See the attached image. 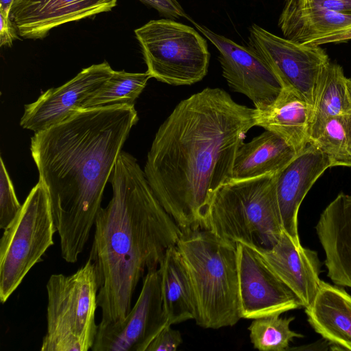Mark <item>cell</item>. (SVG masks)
Returning a JSON list of instances; mask_svg holds the SVG:
<instances>
[{"label":"cell","mask_w":351,"mask_h":351,"mask_svg":"<svg viewBox=\"0 0 351 351\" xmlns=\"http://www.w3.org/2000/svg\"><path fill=\"white\" fill-rule=\"evenodd\" d=\"M331 167L328 158L313 144H308L280 172L276 180V197L284 231L300 245L298 214L304 197Z\"/></svg>","instance_id":"9a60e30c"},{"label":"cell","mask_w":351,"mask_h":351,"mask_svg":"<svg viewBox=\"0 0 351 351\" xmlns=\"http://www.w3.org/2000/svg\"><path fill=\"white\" fill-rule=\"evenodd\" d=\"M193 23L218 50L222 75L232 91L247 97L256 109L274 101L282 85L253 48L239 45L205 26Z\"/></svg>","instance_id":"7c38bea8"},{"label":"cell","mask_w":351,"mask_h":351,"mask_svg":"<svg viewBox=\"0 0 351 351\" xmlns=\"http://www.w3.org/2000/svg\"><path fill=\"white\" fill-rule=\"evenodd\" d=\"M99 285L93 263L75 273L52 274L47 283V332L41 351H88L97 332Z\"/></svg>","instance_id":"8992f818"},{"label":"cell","mask_w":351,"mask_h":351,"mask_svg":"<svg viewBox=\"0 0 351 351\" xmlns=\"http://www.w3.org/2000/svg\"><path fill=\"white\" fill-rule=\"evenodd\" d=\"M278 173L221 185L210 202L204 228L253 250L271 249L284 231L276 197Z\"/></svg>","instance_id":"5b68a950"},{"label":"cell","mask_w":351,"mask_h":351,"mask_svg":"<svg viewBox=\"0 0 351 351\" xmlns=\"http://www.w3.org/2000/svg\"><path fill=\"white\" fill-rule=\"evenodd\" d=\"M241 319H254L302 308L296 295L247 246L237 243Z\"/></svg>","instance_id":"8fae6325"},{"label":"cell","mask_w":351,"mask_h":351,"mask_svg":"<svg viewBox=\"0 0 351 351\" xmlns=\"http://www.w3.org/2000/svg\"><path fill=\"white\" fill-rule=\"evenodd\" d=\"M305 313L316 332L333 346L351 350V295L343 289L321 281Z\"/></svg>","instance_id":"ffe728a7"},{"label":"cell","mask_w":351,"mask_h":351,"mask_svg":"<svg viewBox=\"0 0 351 351\" xmlns=\"http://www.w3.org/2000/svg\"><path fill=\"white\" fill-rule=\"evenodd\" d=\"M168 325L164 328L149 344L146 351H176L182 343L181 333Z\"/></svg>","instance_id":"f1b7e54d"},{"label":"cell","mask_w":351,"mask_h":351,"mask_svg":"<svg viewBox=\"0 0 351 351\" xmlns=\"http://www.w3.org/2000/svg\"><path fill=\"white\" fill-rule=\"evenodd\" d=\"M14 0H0V12L10 16Z\"/></svg>","instance_id":"1f68e13d"},{"label":"cell","mask_w":351,"mask_h":351,"mask_svg":"<svg viewBox=\"0 0 351 351\" xmlns=\"http://www.w3.org/2000/svg\"><path fill=\"white\" fill-rule=\"evenodd\" d=\"M151 75L145 73L114 71L112 75L80 105L78 110L114 105L134 106Z\"/></svg>","instance_id":"cb8c5ba5"},{"label":"cell","mask_w":351,"mask_h":351,"mask_svg":"<svg viewBox=\"0 0 351 351\" xmlns=\"http://www.w3.org/2000/svg\"><path fill=\"white\" fill-rule=\"evenodd\" d=\"M0 46L11 47L14 40L19 39L17 29L10 16L0 12Z\"/></svg>","instance_id":"4dcf8cb0"},{"label":"cell","mask_w":351,"mask_h":351,"mask_svg":"<svg viewBox=\"0 0 351 351\" xmlns=\"http://www.w3.org/2000/svg\"><path fill=\"white\" fill-rule=\"evenodd\" d=\"M0 228L5 229L21 208L14 188L3 162L0 160Z\"/></svg>","instance_id":"4316f807"},{"label":"cell","mask_w":351,"mask_h":351,"mask_svg":"<svg viewBox=\"0 0 351 351\" xmlns=\"http://www.w3.org/2000/svg\"><path fill=\"white\" fill-rule=\"evenodd\" d=\"M298 155L278 134L265 130L239 147L231 180H244L280 172Z\"/></svg>","instance_id":"44dd1931"},{"label":"cell","mask_w":351,"mask_h":351,"mask_svg":"<svg viewBox=\"0 0 351 351\" xmlns=\"http://www.w3.org/2000/svg\"><path fill=\"white\" fill-rule=\"evenodd\" d=\"M138 121L131 105L77 110L31 138V154L49 193L66 262L75 263L83 252L106 185Z\"/></svg>","instance_id":"7a4b0ae2"},{"label":"cell","mask_w":351,"mask_h":351,"mask_svg":"<svg viewBox=\"0 0 351 351\" xmlns=\"http://www.w3.org/2000/svg\"><path fill=\"white\" fill-rule=\"evenodd\" d=\"M134 33L152 77L181 86L198 82L207 74L208 45L193 27L162 19L149 21Z\"/></svg>","instance_id":"ba28073f"},{"label":"cell","mask_w":351,"mask_h":351,"mask_svg":"<svg viewBox=\"0 0 351 351\" xmlns=\"http://www.w3.org/2000/svg\"><path fill=\"white\" fill-rule=\"evenodd\" d=\"M294 317H282L280 314L254 319L248 327L250 341L261 351H285L295 337H302L290 328Z\"/></svg>","instance_id":"484cf974"},{"label":"cell","mask_w":351,"mask_h":351,"mask_svg":"<svg viewBox=\"0 0 351 351\" xmlns=\"http://www.w3.org/2000/svg\"><path fill=\"white\" fill-rule=\"evenodd\" d=\"M278 25L284 38L312 46L351 40V14L319 8L284 7Z\"/></svg>","instance_id":"ac0fdd59"},{"label":"cell","mask_w":351,"mask_h":351,"mask_svg":"<svg viewBox=\"0 0 351 351\" xmlns=\"http://www.w3.org/2000/svg\"><path fill=\"white\" fill-rule=\"evenodd\" d=\"M348 92L351 99V78H348L347 80Z\"/></svg>","instance_id":"d6a6232c"},{"label":"cell","mask_w":351,"mask_h":351,"mask_svg":"<svg viewBox=\"0 0 351 351\" xmlns=\"http://www.w3.org/2000/svg\"><path fill=\"white\" fill-rule=\"evenodd\" d=\"M254 251L296 295L302 307H309L322 281L317 254L295 244L285 231L271 249Z\"/></svg>","instance_id":"2e32d148"},{"label":"cell","mask_w":351,"mask_h":351,"mask_svg":"<svg viewBox=\"0 0 351 351\" xmlns=\"http://www.w3.org/2000/svg\"><path fill=\"white\" fill-rule=\"evenodd\" d=\"M117 0H14L10 18L20 36L42 39L53 28L112 10Z\"/></svg>","instance_id":"5bb4252c"},{"label":"cell","mask_w":351,"mask_h":351,"mask_svg":"<svg viewBox=\"0 0 351 351\" xmlns=\"http://www.w3.org/2000/svg\"><path fill=\"white\" fill-rule=\"evenodd\" d=\"M311 113V106L296 90L283 86L270 104L255 108V124L282 137L299 154L308 145Z\"/></svg>","instance_id":"d6986e66"},{"label":"cell","mask_w":351,"mask_h":351,"mask_svg":"<svg viewBox=\"0 0 351 351\" xmlns=\"http://www.w3.org/2000/svg\"><path fill=\"white\" fill-rule=\"evenodd\" d=\"M0 241V300L5 303L53 245L57 232L48 191L41 180L3 229Z\"/></svg>","instance_id":"52a82bcc"},{"label":"cell","mask_w":351,"mask_h":351,"mask_svg":"<svg viewBox=\"0 0 351 351\" xmlns=\"http://www.w3.org/2000/svg\"><path fill=\"white\" fill-rule=\"evenodd\" d=\"M168 19L188 18L178 0H139Z\"/></svg>","instance_id":"f546056e"},{"label":"cell","mask_w":351,"mask_h":351,"mask_svg":"<svg viewBox=\"0 0 351 351\" xmlns=\"http://www.w3.org/2000/svg\"><path fill=\"white\" fill-rule=\"evenodd\" d=\"M250 46L265 62L283 86H289L312 107L316 86L330 62L319 46L306 45L278 36L253 24Z\"/></svg>","instance_id":"9c48e42d"},{"label":"cell","mask_w":351,"mask_h":351,"mask_svg":"<svg viewBox=\"0 0 351 351\" xmlns=\"http://www.w3.org/2000/svg\"><path fill=\"white\" fill-rule=\"evenodd\" d=\"M158 268L143 278L138 298L123 321L98 325L93 351H146L167 326Z\"/></svg>","instance_id":"30bf717a"},{"label":"cell","mask_w":351,"mask_h":351,"mask_svg":"<svg viewBox=\"0 0 351 351\" xmlns=\"http://www.w3.org/2000/svg\"><path fill=\"white\" fill-rule=\"evenodd\" d=\"M254 126L255 108L219 88L182 100L160 125L143 171L182 231L204 228L211 199L231 180L237 152Z\"/></svg>","instance_id":"6da1fadb"},{"label":"cell","mask_w":351,"mask_h":351,"mask_svg":"<svg viewBox=\"0 0 351 351\" xmlns=\"http://www.w3.org/2000/svg\"><path fill=\"white\" fill-rule=\"evenodd\" d=\"M315 230L328 277L336 285L351 288V195L339 193L320 215Z\"/></svg>","instance_id":"e0dca14e"},{"label":"cell","mask_w":351,"mask_h":351,"mask_svg":"<svg viewBox=\"0 0 351 351\" xmlns=\"http://www.w3.org/2000/svg\"><path fill=\"white\" fill-rule=\"evenodd\" d=\"M109 182L112 197L96 217L88 258L98 278L102 326L124 319L145 272L159 267L182 234L133 156L121 151Z\"/></svg>","instance_id":"3957f363"},{"label":"cell","mask_w":351,"mask_h":351,"mask_svg":"<svg viewBox=\"0 0 351 351\" xmlns=\"http://www.w3.org/2000/svg\"><path fill=\"white\" fill-rule=\"evenodd\" d=\"M347 80L342 67L336 63L329 62L323 69L311 107L308 144L320 135L330 118L351 112Z\"/></svg>","instance_id":"7402d4cb"},{"label":"cell","mask_w":351,"mask_h":351,"mask_svg":"<svg viewBox=\"0 0 351 351\" xmlns=\"http://www.w3.org/2000/svg\"><path fill=\"white\" fill-rule=\"evenodd\" d=\"M328 158L331 167H351V112L330 118L311 143Z\"/></svg>","instance_id":"d4e9b609"},{"label":"cell","mask_w":351,"mask_h":351,"mask_svg":"<svg viewBox=\"0 0 351 351\" xmlns=\"http://www.w3.org/2000/svg\"><path fill=\"white\" fill-rule=\"evenodd\" d=\"M113 72L106 61L82 69L66 83L48 89L34 102L25 105L20 125L35 133L61 122L77 111L83 101Z\"/></svg>","instance_id":"4fadbf2b"},{"label":"cell","mask_w":351,"mask_h":351,"mask_svg":"<svg viewBox=\"0 0 351 351\" xmlns=\"http://www.w3.org/2000/svg\"><path fill=\"white\" fill-rule=\"evenodd\" d=\"M159 269L168 324L172 326L195 319V305L191 285L176 245L167 250Z\"/></svg>","instance_id":"603a6c76"},{"label":"cell","mask_w":351,"mask_h":351,"mask_svg":"<svg viewBox=\"0 0 351 351\" xmlns=\"http://www.w3.org/2000/svg\"><path fill=\"white\" fill-rule=\"evenodd\" d=\"M284 7L319 8L351 14V0H285Z\"/></svg>","instance_id":"83f0119b"},{"label":"cell","mask_w":351,"mask_h":351,"mask_svg":"<svg viewBox=\"0 0 351 351\" xmlns=\"http://www.w3.org/2000/svg\"><path fill=\"white\" fill-rule=\"evenodd\" d=\"M176 246L191 285L197 325H235L241 319L236 243L198 228L182 231Z\"/></svg>","instance_id":"277c9868"}]
</instances>
